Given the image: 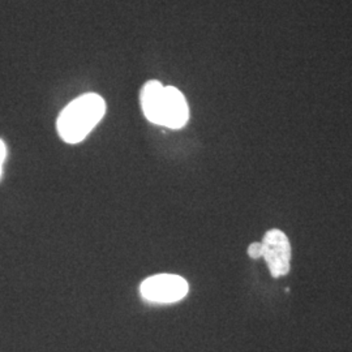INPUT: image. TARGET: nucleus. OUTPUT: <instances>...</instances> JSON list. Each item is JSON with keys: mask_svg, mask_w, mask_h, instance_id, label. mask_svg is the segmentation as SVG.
<instances>
[{"mask_svg": "<svg viewBox=\"0 0 352 352\" xmlns=\"http://www.w3.org/2000/svg\"><path fill=\"white\" fill-rule=\"evenodd\" d=\"M106 113V102L96 93H87L71 102L56 120V129L67 144L87 139Z\"/></svg>", "mask_w": 352, "mask_h": 352, "instance_id": "1", "label": "nucleus"}, {"mask_svg": "<svg viewBox=\"0 0 352 352\" xmlns=\"http://www.w3.org/2000/svg\"><path fill=\"white\" fill-rule=\"evenodd\" d=\"M188 289L187 280L180 276L157 274L141 283L140 294L146 302L173 304L184 299Z\"/></svg>", "mask_w": 352, "mask_h": 352, "instance_id": "2", "label": "nucleus"}, {"mask_svg": "<svg viewBox=\"0 0 352 352\" xmlns=\"http://www.w3.org/2000/svg\"><path fill=\"white\" fill-rule=\"evenodd\" d=\"M263 244V257L273 278L287 276L291 269V244L287 235L277 230H269L265 234Z\"/></svg>", "mask_w": 352, "mask_h": 352, "instance_id": "3", "label": "nucleus"}, {"mask_svg": "<svg viewBox=\"0 0 352 352\" xmlns=\"http://www.w3.org/2000/svg\"><path fill=\"white\" fill-rule=\"evenodd\" d=\"M188 119V103L183 93L174 87H164L160 126L180 129L187 124Z\"/></svg>", "mask_w": 352, "mask_h": 352, "instance_id": "4", "label": "nucleus"}, {"mask_svg": "<svg viewBox=\"0 0 352 352\" xmlns=\"http://www.w3.org/2000/svg\"><path fill=\"white\" fill-rule=\"evenodd\" d=\"M164 90L162 82L157 80H151L144 85L140 94L142 113L151 123L157 126H160L161 123V106L164 98Z\"/></svg>", "mask_w": 352, "mask_h": 352, "instance_id": "5", "label": "nucleus"}, {"mask_svg": "<svg viewBox=\"0 0 352 352\" xmlns=\"http://www.w3.org/2000/svg\"><path fill=\"white\" fill-rule=\"evenodd\" d=\"M248 256L253 260H258L263 257V244L261 243H252L248 247Z\"/></svg>", "mask_w": 352, "mask_h": 352, "instance_id": "6", "label": "nucleus"}, {"mask_svg": "<svg viewBox=\"0 0 352 352\" xmlns=\"http://www.w3.org/2000/svg\"><path fill=\"white\" fill-rule=\"evenodd\" d=\"M6 158H7V146L4 141L0 139V177L3 174V164L6 162Z\"/></svg>", "mask_w": 352, "mask_h": 352, "instance_id": "7", "label": "nucleus"}]
</instances>
